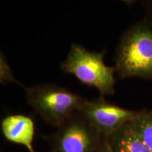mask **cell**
<instances>
[{
  "label": "cell",
  "mask_w": 152,
  "mask_h": 152,
  "mask_svg": "<svg viewBox=\"0 0 152 152\" xmlns=\"http://www.w3.org/2000/svg\"><path fill=\"white\" fill-rule=\"evenodd\" d=\"M115 71L120 77L152 78V28L145 23L131 27L116 50Z\"/></svg>",
  "instance_id": "6da1fadb"
},
{
  "label": "cell",
  "mask_w": 152,
  "mask_h": 152,
  "mask_svg": "<svg viewBox=\"0 0 152 152\" xmlns=\"http://www.w3.org/2000/svg\"><path fill=\"white\" fill-rule=\"evenodd\" d=\"M28 103L49 124L60 127L88 102L67 89L52 84L25 87Z\"/></svg>",
  "instance_id": "7a4b0ae2"
},
{
  "label": "cell",
  "mask_w": 152,
  "mask_h": 152,
  "mask_svg": "<svg viewBox=\"0 0 152 152\" xmlns=\"http://www.w3.org/2000/svg\"><path fill=\"white\" fill-rule=\"evenodd\" d=\"M104 55L103 52H90L73 43L61 68L64 73L75 75L81 83L96 88L103 96L113 94L115 69L104 64Z\"/></svg>",
  "instance_id": "3957f363"
},
{
  "label": "cell",
  "mask_w": 152,
  "mask_h": 152,
  "mask_svg": "<svg viewBox=\"0 0 152 152\" xmlns=\"http://www.w3.org/2000/svg\"><path fill=\"white\" fill-rule=\"evenodd\" d=\"M104 137L78 113L59 127L52 152H98Z\"/></svg>",
  "instance_id": "277c9868"
},
{
  "label": "cell",
  "mask_w": 152,
  "mask_h": 152,
  "mask_svg": "<svg viewBox=\"0 0 152 152\" xmlns=\"http://www.w3.org/2000/svg\"><path fill=\"white\" fill-rule=\"evenodd\" d=\"M140 112L123 109L101 98L88 100L77 113L102 137L109 138L125 124L135 119Z\"/></svg>",
  "instance_id": "5b68a950"
},
{
  "label": "cell",
  "mask_w": 152,
  "mask_h": 152,
  "mask_svg": "<svg viewBox=\"0 0 152 152\" xmlns=\"http://www.w3.org/2000/svg\"><path fill=\"white\" fill-rule=\"evenodd\" d=\"M1 126L7 140L23 145L30 152H35L33 146L35 126L30 117L20 114L9 115L2 120Z\"/></svg>",
  "instance_id": "8992f818"
},
{
  "label": "cell",
  "mask_w": 152,
  "mask_h": 152,
  "mask_svg": "<svg viewBox=\"0 0 152 152\" xmlns=\"http://www.w3.org/2000/svg\"><path fill=\"white\" fill-rule=\"evenodd\" d=\"M115 152H152L127 123L107 138Z\"/></svg>",
  "instance_id": "52a82bcc"
},
{
  "label": "cell",
  "mask_w": 152,
  "mask_h": 152,
  "mask_svg": "<svg viewBox=\"0 0 152 152\" xmlns=\"http://www.w3.org/2000/svg\"><path fill=\"white\" fill-rule=\"evenodd\" d=\"M139 137L152 151V111H142L129 123Z\"/></svg>",
  "instance_id": "ba28073f"
},
{
  "label": "cell",
  "mask_w": 152,
  "mask_h": 152,
  "mask_svg": "<svg viewBox=\"0 0 152 152\" xmlns=\"http://www.w3.org/2000/svg\"><path fill=\"white\" fill-rule=\"evenodd\" d=\"M0 81L1 83H15L20 85V83H18L13 75L10 66L2 53H1L0 55Z\"/></svg>",
  "instance_id": "9c48e42d"
},
{
  "label": "cell",
  "mask_w": 152,
  "mask_h": 152,
  "mask_svg": "<svg viewBox=\"0 0 152 152\" xmlns=\"http://www.w3.org/2000/svg\"><path fill=\"white\" fill-rule=\"evenodd\" d=\"M98 152H115L112 149V147L110 145L109 140L107 138L104 137L102 140V144L99 149Z\"/></svg>",
  "instance_id": "30bf717a"
}]
</instances>
